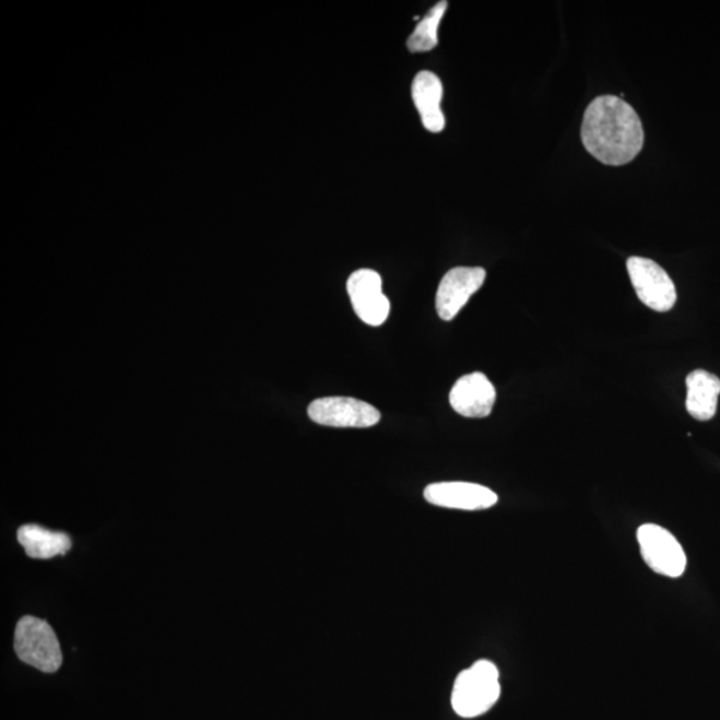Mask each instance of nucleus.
Here are the masks:
<instances>
[{
  "label": "nucleus",
  "instance_id": "obj_13",
  "mask_svg": "<svg viewBox=\"0 0 720 720\" xmlns=\"http://www.w3.org/2000/svg\"><path fill=\"white\" fill-rule=\"evenodd\" d=\"M17 542L33 559H51L71 550L70 536L64 532L50 531L38 524H24L17 530Z\"/></svg>",
  "mask_w": 720,
  "mask_h": 720
},
{
  "label": "nucleus",
  "instance_id": "obj_3",
  "mask_svg": "<svg viewBox=\"0 0 720 720\" xmlns=\"http://www.w3.org/2000/svg\"><path fill=\"white\" fill-rule=\"evenodd\" d=\"M14 650L23 663L42 673H57L63 663L56 632L46 621L32 615L23 616L16 623Z\"/></svg>",
  "mask_w": 720,
  "mask_h": 720
},
{
  "label": "nucleus",
  "instance_id": "obj_12",
  "mask_svg": "<svg viewBox=\"0 0 720 720\" xmlns=\"http://www.w3.org/2000/svg\"><path fill=\"white\" fill-rule=\"evenodd\" d=\"M686 409L694 420L707 422L717 414L720 379L706 370H695L686 378Z\"/></svg>",
  "mask_w": 720,
  "mask_h": 720
},
{
  "label": "nucleus",
  "instance_id": "obj_7",
  "mask_svg": "<svg viewBox=\"0 0 720 720\" xmlns=\"http://www.w3.org/2000/svg\"><path fill=\"white\" fill-rule=\"evenodd\" d=\"M347 293L356 316L368 326H382L390 314V300L383 294L382 276L377 271L362 269L347 281Z\"/></svg>",
  "mask_w": 720,
  "mask_h": 720
},
{
  "label": "nucleus",
  "instance_id": "obj_6",
  "mask_svg": "<svg viewBox=\"0 0 720 720\" xmlns=\"http://www.w3.org/2000/svg\"><path fill=\"white\" fill-rule=\"evenodd\" d=\"M308 416L318 425L355 428L373 427L382 417L374 405L346 397L317 399L308 405Z\"/></svg>",
  "mask_w": 720,
  "mask_h": 720
},
{
  "label": "nucleus",
  "instance_id": "obj_14",
  "mask_svg": "<svg viewBox=\"0 0 720 720\" xmlns=\"http://www.w3.org/2000/svg\"><path fill=\"white\" fill-rule=\"evenodd\" d=\"M447 8H449V2L441 0L422 17L408 39L410 52H427L438 46V28Z\"/></svg>",
  "mask_w": 720,
  "mask_h": 720
},
{
  "label": "nucleus",
  "instance_id": "obj_1",
  "mask_svg": "<svg viewBox=\"0 0 720 720\" xmlns=\"http://www.w3.org/2000/svg\"><path fill=\"white\" fill-rule=\"evenodd\" d=\"M583 146L607 166H623L639 155L645 131L632 105L615 95H602L586 108L582 123Z\"/></svg>",
  "mask_w": 720,
  "mask_h": 720
},
{
  "label": "nucleus",
  "instance_id": "obj_8",
  "mask_svg": "<svg viewBox=\"0 0 720 720\" xmlns=\"http://www.w3.org/2000/svg\"><path fill=\"white\" fill-rule=\"evenodd\" d=\"M484 281L486 270L482 268H456L447 272L441 278L435 300L440 319L456 318Z\"/></svg>",
  "mask_w": 720,
  "mask_h": 720
},
{
  "label": "nucleus",
  "instance_id": "obj_2",
  "mask_svg": "<svg viewBox=\"0 0 720 720\" xmlns=\"http://www.w3.org/2000/svg\"><path fill=\"white\" fill-rule=\"evenodd\" d=\"M499 670L481 659L462 671L453 682L451 706L457 716L473 719L492 710L500 698Z\"/></svg>",
  "mask_w": 720,
  "mask_h": 720
},
{
  "label": "nucleus",
  "instance_id": "obj_9",
  "mask_svg": "<svg viewBox=\"0 0 720 720\" xmlns=\"http://www.w3.org/2000/svg\"><path fill=\"white\" fill-rule=\"evenodd\" d=\"M425 498L434 506L453 510H487L498 504V495L492 488L470 482L433 483L425 489Z\"/></svg>",
  "mask_w": 720,
  "mask_h": 720
},
{
  "label": "nucleus",
  "instance_id": "obj_11",
  "mask_svg": "<svg viewBox=\"0 0 720 720\" xmlns=\"http://www.w3.org/2000/svg\"><path fill=\"white\" fill-rule=\"evenodd\" d=\"M411 96L415 103L423 127L429 132L444 131L446 118L440 103L444 98V84L432 71L417 72L411 86Z\"/></svg>",
  "mask_w": 720,
  "mask_h": 720
},
{
  "label": "nucleus",
  "instance_id": "obj_5",
  "mask_svg": "<svg viewBox=\"0 0 720 720\" xmlns=\"http://www.w3.org/2000/svg\"><path fill=\"white\" fill-rule=\"evenodd\" d=\"M627 271L641 304L658 312H668L675 306V284L661 265L651 259L632 257Z\"/></svg>",
  "mask_w": 720,
  "mask_h": 720
},
{
  "label": "nucleus",
  "instance_id": "obj_4",
  "mask_svg": "<svg viewBox=\"0 0 720 720\" xmlns=\"http://www.w3.org/2000/svg\"><path fill=\"white\" fill-rule=\"evenodd\" d=\"M641 558L653 573L681 578L686 571L687 556L676 538L662 526L646 523L637 531Z\"/></svg>",
  "mask_w": 720,
  "mask_h": 720
},
{
  "label": "nucleus",
  "instance_id": "obj_10",
  "mask_svg": "<svg viewBox=\"0 0 720 720\" xmlns=\"http://www.w3.org/2000/svg\"><path fill=\"white\" fill-rule=\"evenodd\" d=\"M496 401L495 387L483 373L459 378L450 392V404L456 413L465 417H486Z\"/></svg>",
  "mask_w": 720,
  "mask_h": 720
}]
</instances>
